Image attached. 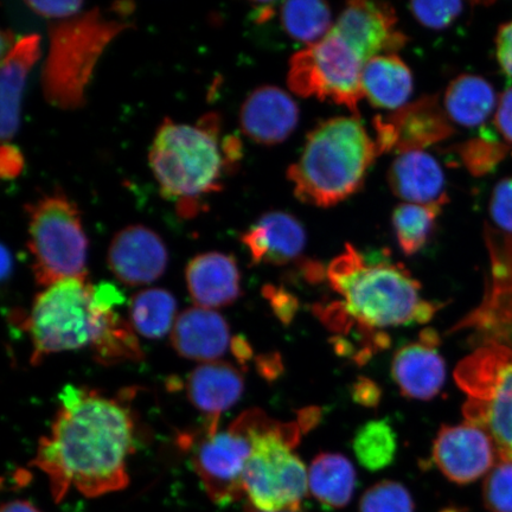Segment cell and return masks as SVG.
<instances>
[{"instance_id":"cell-1","label":"cell","mask_w":512,"mask_h":512,"mask_svg":"<svg viewBox=\"0 0 512 512\" xmlns=\"http://www.w3.org/2000/svg\"><path fill=\"white\" fill-rule=\"evenodd\" d=\"M49 437L42 438L34 464L46 473L60 502L72 489L100 497L126 488L128 457L136 448V421L124 400L68 386Z\"/></svg>"},{"instance_id":"cell-2","label":"cell","mask_w":512,"mask_h":512,"mask_svg":"<svg viewBox=\"0 0 512 512\" xmlns=\"http://www.w3.org/2000/svg\"><path fill=\"white\" fill-rule=\"evenodd\" d=\"M329 284L341 302L318 311L324 324L337 332H361L427 323L438 305L421 297V286L405 267L392 261L368 262L352 245L336 256L326 270Z\"/></svg>"},{"instance_id":"cell-3","label":"cell","mask_w":512,"mask_h":512,"mask_svg":"<svg viewBox=\"0 0 512 512\" xmlns=\"http://www.w3.org/2000/svg\"><path fill=\"white\" fill-rule=\"evenodd\" d=\"M380 155L358 117L329 119L307 136L302 156L287 170V178L299 201L330 208L361 190Z\"/></svg>"},{"instance_id":"cell-4","label":"cell","mask_w":512,"mask_h":512,"mask_svg":"<svg viewBox=\"0 0 512 512\" xmlns=\"http://www.w3.org/2000/svg\"><path fill=\"white\" fill-rule=\"evenodd\" d=\"M220 133V115L209 113L196 125L165 119L153 139V176L162 195L176 201L184 217L198 214L200 198L221 190L222 174L229 166Z\"/></svg>"},{"instance_id":"cell-5","label":"cell","mask_w":512,"mask_h":512,"mask_svg":"<svg viewBox=\"0 0 512 512\" xmlns=\"http://www.w3.org/2000/svg\"><path fill=\"white\" fill-rule=\"evenodd\" d=\"M242 416L252 443L243 476L249 503L265 512L299 511L309 491V470L293 450L304 424H281L260 409Z\"/></svg>"},{"instance_id":"cell-6","label":"cell","mask_w":512,"mask_h":512,"mask_svg":"<svg viewBox=\"0 0 512 512\" xmlns=\"http://www.w3.org/2000/svg\"><path fill=\"white\" fill-rule=\"evenodd\" d=\"M131 24L107 18L99 9L50 21L49 53L42 89L50 105L76 110L86 102V89L105 48Z\"/></svg>"},{"instance_id":"cell-7","label":"cell","mask_w":512,"mask_h":512,"mask_svg":"<svg viewBox=\"0 0 512 512\" xmlns=\"http://www.w3.org/2000/svg\"><path fill=\"white\" fill-rule=\"evenodd\" d=\"M92 292L85 275L61 280L38 294L24 322L34 347L32 363L57 352L94 347L117 311L96 309Z\"/></svg>"},{"instance_id":"cell-8","label":"cell","mask_w":512,"mask_h":512,"mask_svg":"<svg viewBox=\"0 0 512 512\" xmlns=\"http://www.w3.org/2000/svg\"><path fill=\"white\" fill-rule=\"evenodd\" d=\"M36 283L48 287L87 275L88 239L75 202L61 190L25 206Z\"/></svg>"},{"instance_id":"cell-9","label":"cell","mask_w":512,"mask_h":512,"mask_svg":"<svg viewBox=\"0 0 512 512\" xmlns=\"http://www.w3.org/2000/svg\"><path fill=\"white\" fill-rule=\"evenodd\" d=\"M454 376L467 395L466 421L490 435L498 459L512 460V349L479 345Z\"/></svg>"},{"instance_id":"cell-10","label":"cell","mask_w":512,"mask_h":512,"mask_svg":"<svg viewBox=\"0 0 512 512\" xmlns=\"http://www.w3.org/2000/svg\"><path fill=\"white\" fill-rule=\"evenodd\" d=\"M364 66L362 57L331 29L322 41L292 56L287 85L302 98L334 102L358 117Z\"/></svg>"},{"instance_id":"cell-11","label":"cell","mask_w":512,"mask_h":512,"mask_svg":"<svg viewBox=\"0 0 512 512\" xmlns=\"http://www.w3.org/2000/svg\"><path fill=\"white\" fill-rule=\"evenodd\" d=\"M251 451V437L242 415L227 431L206 430L194 446L192 466L215 504L234 503L245 495L243 476Z\"/></svg>"},{"instance_id":"cell-12","label":"cell","mask_w":512,"mask_h":512,"mask_svg":"<svg viewBox=\"0 0 512 512\" xmlns=\"http://www.w3.org/2000/svg\"><path fill=\"white\" fill-rule=\"evenodd\" d=\"M374 127V139L381 153L424 151L428 146L444 142L454 133L437 96H425L387 119L377 117Z\"/></svg>"},{"instance_id":"cell-13","label":"cell","mask_w":512,"mask_h":512,"mask_svg":"<svg viewBox=\"0 0 512 512\" xmlns=\"http://www.w3.org/2000/svg\"><path fill=\"white\" fill-rule=\"evenodd\" d=\"M497 448L482 428L465 422L444 426L434 440L432 458L435 466L452 483L476 482L496 465Z\"/></svg>"},{"instance_id":"cell-14","label":"cell","mask_w":512,"mask_h":512,"mask_svg":"<svg viewBox=\"0 0 512 512\" xmlns=\"http://www.w3.org/2000/svg\"><path fill=\"white\" fill-rule=\"evenodd\" d=\"M398 22L392 5L361 0L345 6L332 30L367 63L406 46L408 37L399 29Z\"/></svg>"},{"instance_id":"cell-15","label":"cell","mask_w":512,"mask_h":512,"mask_svg":"<svg viewBox=\"0 0 512 512\" xmlns=\"http://www.w3.org/2000/svg\"><path fill=\"white\" fill-rule=\"evenodd\" d=\"M168 248L162 238L143 224H133L114 235L107 264L121 284L149 285L168 267Z\"/></svg>"},{"instance_id":"cell-16","label":"cell","mask_w":512,"mask_h":512,"mask_svg":"<svg viewBox=\"0 0 512 512\" xmlns=\"http://www.w3.org/2000/svg\"><path fill=\"white\" fill-rule=\"evenodd\" d=\"M439 337L422 331L419 341L403 345L393 358L392 376L402 395L414 400H432L443 389L446 364L438 350Z\"/></svg>"},{"instance_id":"cell-17","label":"cell","mask_w":512,"mask_h":512,"mask_svg":"<svg viewBox=\"0 0 512 512\" xmlns=\"http://www.w3.org/2000/svg\"><path fill=\"white\" fill-rule=\"evenodd\" d=\"M299 123V107L292 96L275 86L256 88L241 107V130L254 143H284Z\"/></svg>"},{"instance_id":"cell-18","label":"cell","mask_w":512,"mask_h":512,"mask_svg":"<svg viewBox=\"0 0 512 512\" xmlns=\"http://www.w3.org/2000/svg\"><path fill=\"white\" fill-rule=\"evenodd\" d=\"M251 254L252 264L284 266L302 255L306 246L305 228L284 211H268L241 235Z\"/></svg>"},{"instance_id":"cell-19","label":"cell","mask_w":512,"mask_h":512,"mask_svg":"<svg viewBox=\"0 0 512 512\" xmlns=\"http://www.w3.org/2000/svg\"><path fill=\"white\" fill-rule=\"evenodd\" d=\"M188 290L198 307L215 310L232 305L241 296V274L234 256L202 253L185 270Z\"/></svg>"},{"instance_id":"cell-20","label":"cell","mask_w":512,"mask_h":512,"mask_svg":"<svg viewBox=\"0 0 512 512\" xmlns=\"http://www.w3.org/2000/svg\"><path fill=\"white\" fill-rule=\"evenodd\" d=\"M171 342L178 355L208 363L226 354L232 339L227 320L220 313L195 306L177 317Z\"/></svg>"},{"instance_id":"cell-21","label":"cell","mask_w":512,"mask_h":512,"mask_svg":"<svg viewBox=\"0 0 512 512\" xmlns=\"http://www.w3.org/2000/svg\"><path fill=\"white\" fill-rule=\"evenodd\" d=\"M491 290L484 302L465 319L462 326L475 328L485 344H498L512 349V255L495 254Z\"/></svg>"},{"instance_id":"cell-22","label":"cell","mask_w":512,"mask_h":512,"mask_svg":"<svg viewBox=\"0 0 512 512\" xmlns=\"http://www.w3.org/2000/svg\"><path fill=\"white\" fill-rule=\"evenodd\" d=\"M388 182L395 196L407 203L444 206L448 201L443 168L425 151L400 153L390 165Z\"/></svg>"},{"instance_id":"cell-23","label":"cell","mask_w":512,"mask_h":512,"mask_svg":"<svg viewBox=\"0 0 512 512\" xmlns=\"http://www.w3.org/2000/svg\"><path fill=\"white\" fill-rule=\"evenodd\" d=\"M245 380L232 363L215 361L202 363L189 375L187 393L198 411L209 418L208 425L219 426L223 412L241 399Z\"/></svg>"},{"instance_id":"cell-24","label":"cell","mask_w":512,"mask_h":512,"mask_svg":"<svg viewBox=\"0 0 512 512\" xmlns=\"http://www.w3.org/2000/svg\"><path fill=\"white\" fill-rule=\"evenodd\" d=\"M41 56V37L31 34L19 38L15 47L2 59L0 105H2V139L8 143L16 136L21 121L22 99L28 75Z\"/></svg>"},{"instance_id":"cell-25","label":"cell","mask_w":512,"mask_h":512,"mask_svg":"<svg viewBox=\"0 0 512 512\" xmlns=\"http://www.w3.org/2000/svg\"><path fill=\"white\" fill-rule=\"evenodd\" d=\"M411 69L396 54L369 60L362 72L363 94L382 110H401L413 93Z\"/></svg>"},{"instance_id":"cell-26","label":"cell","mask_w":512,"mask_h":512,"mask_svg":"<svg viewBox=\"0 0 512 512\" xmlns=\"http://www.w3.org/2000/svg\"><path fill=\"white\" fill-rule=\"evenodd\" d=\"M498 105L491 83L477 75H460L448 85L444 110L448 119L465 127L485 123Z\"/></svg>"},{"instance_id":"cell-27","label":"cell","mask_w":512,"mask_h":512,"mask_svg":"<svg viewBox=\"0 0 512 512\" xmlns=\"http://www.w3.org/2000/svg\"><path fill=\"white\" fill-rule=\"evenodd\" d=\"M356 489V470L339 453H320L309 469V491L320 504L332 509L347 507Z\"/></svg>"},{"instance_id":"cell-28","label":"cell","mask_w":512,"mask_h":512,"mask_svg":"<svg viewBox=\"0 0 512 512\" xmlns=\"http://www.w3.org/2000/svg\"><path fill=\"white\" fill-rule=\"evenodd\" d=\"M177 302L164 288H146L131 299L130 320L137 334L149 339L164 337L174 329Z\"/></svg>"},{"instance_id":"cell-29","label":"cell","mask_w":512,"mask_h":512,"mask_svg":"<svg viewBox=\"0 0 512 512\" xmlns=\"http://www.w3.org/2000/svg\"><path fill=\"white\" fill-rule=\"evenodd\" d=\"M280 19L293 40L313 46L329 34L332 24L329 5L318 0H293L281 4Z\"/></svg>"},{"instance_id":"cell-30","label":"cell","mask_w":512,"mask_h":512,"mask_svg":"<svg viewBox=\"0 0 512 512\" xmlns=\"http://www.w3.org/2000/svg\"><path fill=\"white\" fill-rule=\"evenodd\" d=\"M443 206L403 203L396 207L392 223L402 252L414 255L430 241Z\"/></svg>"},{"instance_id":"cell-31","label":"cell","mask_w":512,"mask_h":512,"mask_svg":"<svg viewBox=\"0 0 512 512\" xmlns=\"http://www.w3.org/2000/svg\"><path fill=\"white\" fill-rule=\"evenodd\" d=\"M352 447L358 462L369 471L386 469L398 452V437L387 420H374L358 428Z\"/></svg>"},{"instance_id":"cell-32","label":"cell","mask_w":512,"mask_h":512,"mask_svg":"<svg viewBox=\"0 0 512 512\" xmlns=\"http://www.w3.org/2000/svg\"><path fill=\"white\" fill-rule=\"evenodd\" d=\"M92 350L95 360L102 364L137 361L143 357L136 331L133 330L131 323L125 322L118 315V312L114 313L104 334Z\"/></svg>"},{"instance_id":"cell-33","label":"cell","mask_w":512,"mask_h":512,"mask_svg":"<svg viewBox=\"0 0 512 512\" xmlns=\"http://www.w3.org/2000/svg\"><path fill=\"white\" fill-rule=\"evenodd\" d=\"M360 512H415V504L405 485L382 480L364 492Z\"/></svg>"},{"instance_id":"cell-34","label":"cell","mask_w":512,"mask_h":512,"mask_svg":"<svg viewBox=\"0 0 512 512\" xmlns=\"http://www.w3.org/2000/svg\"><path fill=\"white\" fill-rule=\"evenodd\" d=\"M483 497L491 512H512V460L498 459L485 479Z\"/></svg>"},{"instance_id":"cell-35","label":"cell","mask_w":512,"mask_h":512,"mask_svg":"<svg viewBox=\"0 0 512 512\" xmlns=\"http://www.w3.org/2000/svg\"><path fill=\"white\" fill-rule=\"evenodd\" d=\"M416 21L433 30H443L463 14L462 2H413L409 4Z\"/></svg>"},{"instance_id":"cell-36","label":"cell","mask_w":512,"mask_h":512,"mask_svg":"<svg viewBox=\"0 0 512 512\" xmlns=\"http://www.w3.org/2000/svg\"><path fill=\"white\" fill-rule=\"evenodd\" d=\"M490 214L497 227L512 233V177L502 179L496 185L492 192Z\"/></svg>"},{"instance_id":"cell-37","label":"cell","mask_w":512,"mask_h":512,"mask_svg":"<svg viewBox=\"0 0 512 512\" xmlns=\"http://www.w3.org/2000/svg\"><path fill=\"white\" fill-rule=\"evenodd\" d=\"M29 8L43 18L49 21H57V19L69 18L78 15L83 10L82 2H27Z\"/></svg>"},{"instance_id":"cell-38","label":"cell","mask_w":512,"mask_h":512,"mask_svg":"<svg viewBox=\"0 0 512 512\" xmlns=\"http://www.w3.org/2000/svg\"><path fill=\"white\" fill-rule=\"evenodd\" d=\"M24 157L17 146L3 144L0 149V175L4 179H14L22 174Z\"/></svg>"},{"instance_id":"cell-39","label":"cell","mask_w":512,"mask_h":512,"mask_svg":"<svg viewBox=\"0 0 512 512\" xmlns=\"http://www.w3.org/2000/svg\"><path fill=\"white\" fill-rule=\"evenodd\" d=\"M495 124L503 138L512 143V87L498 100Z\"/></svg>"},{"instance_id":"cell-40","label":"cell","mask_w":512,"mask_h":512,"mask_svg":"<svg viewBox=\"0 0 512 512\" xmlns=\"http://www.w3.org/2000/svg\"><path fill=\"white\" fill-rule=\"evenodd\" d=\"M497 59L504 73L512 78V21L502 25L496 38Z\"/></svg>"},{"instance_id":"cell-41","label":"cell","mask_w":512,"mask_h":512,"mask_svg":"<svg viewBox=\"0 0 512 512\" xmlns=\"http://www.w3.org/2000/svg\"><path fill=\"white\" fill-rule=\"evenodd\" d=\"M354 398L363 406H375L380 400V389L375 383L362 379L355 386Z\"/></svg>"},{"instance_id":"cell-42","label":"cell","mask_w":512,"mask_h":512,"mask_svg":"<svg viewBox=\"0 0 512 512\" xmlns=\"http://www.w3.org/2000/svg\"><path fill=\"white\" fill-rule=\"evenodd\" d=\"M230 349L240 363H245L252 357L253 351L245 338L239 336L232 339Z\"/></svg>"},{"instance_id":"cell-43","label":"cell","mask_w":512,"mask_h":512,"mask_svg":"<svg viewBox=\"0 0 512 512\" xmlns=\"http://www.w3.org/2000/svg\"><path fill=\"white\" fill-rule=\"evenodd\" d=\"M275 3H255L254 4V19L256 23H264L271 19L275 14Z\"/></svg>"},{"instance_id":"cell-44","label":"cell","mask_w":512,"mask_h":512,"mask_svg":"<svg viewBox=\"0 0 512 512\" xmlns=\"http://www.w3.org/2000/svg\"><path fill=\"white\" fill-rule=\"evenodd\" d=\"M2 512H42L40 509L36 508L34 504L28 501H22V499H17V501H11L3 504Z\"/></svg>"},{"instance_id":"cell-45","label":"cell","mask_w":512,"mask_h":512,"mask_svg":"<svg viewBox=\"0 0 512 512\" xmlns=\"http://www.w3.org/2000/svg\"><path fill=\"white\" fill-rule=\"evenodd\" d=\"M14 268V259H12L11 252L5 245L2 246V279L5 281L10 278Z\"/></svg>"},{"instance_id":"cell-46","label":"cell","mask_w":512,"mask_h":512,"mask_svg":"<svg viewBox=\"0 0 512 512\" xmlns=\"http://www.w3.org/2000/svg\"><path fill=\"white\" fill-rule=\"evenodd\" d=\"M15 35L10 30L2 31V59L8 55L9 51L15 47Z\"/></svg>"},{"instance_id":"cell-47","label":"cell","mask_w":512,"mask_h":512,"mask_svg":"<svg viewBox=\"0 0 512 512\" xmlns=\"http://www.w3.org/2000/svg\"><path fill=\"white\" fill-rule=\"evenodd\" d=\"M246 512H265V511H260L258 509L253 508L252 505H249ZM280 512H300V510L299 511H280Z\"/></svg>"}]
</instances>
